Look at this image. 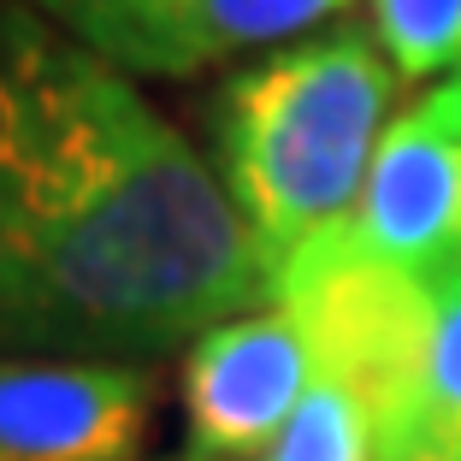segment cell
<instances>
[{
  "label": "cell",
  "instance_id": "6da1fadb",
  "mask_svg": "<svg viewBox=\"0 0 461 461\" xmlns=\"http://www.w3.org/2000/svg\"><path fill=\"white\" fill-rule=\"evenodd\" d=\"M267 302L219 172L142 83L0 0V355L142 366Z\"/></svg>",
  "mask_w": 461,
  "mask_h": 461
},
{
  "label": "cell",
  "instance_id": "7a4b0ae2",
  "mask_svg": "<svg viewBox=\"0 0 461 461\" xmlns=\"http://www.w3.org/2000/svg\"><path fill=\"white\" fill-rule=\"evenodd\" d=\"M396 66L366 30H326L260 54L213 101V172L255 237L267 285L349 225L391 131Z\"/></svg>",
  "mask_w": 461,
  "mask_h": 461
},
{
  "label": "cell",
  "instance_id": "3957f363",
  "mask_svg": "<svg viewBox=\"0 0 461 461\" xmlns=\"http://www.w3.org/2000/svg\"><path fill=\"white\" fill-rule=\"evenodd\" d=\"M272 302L302 326L313 366L349 384L373 420L391 414L432 338V278L366 255L355 225L313 237L272 285Z\"/></svg>",
  "mask_w": 461,
  "mask_h": 461
},
{
  "label": "cell",
  "instance_id": "277c9868",
  "mask_svg": "<svg viewBox=\"0 0 461 461\" xmlns=\"http://www.w3.org/2000/svg\"><path fill=\"white\" fill-rule=\"evenodd\" d=\"M124 77H195L272 54L343 18L349 0H18Z\"/></svg>",
  "mask_w": 461,
  "mask_h": 461
},
{
  "label": "cell",
  "instance_id": "5b68a950",
  "mask_svg": "<svg viewBox=\"0 0 461 461\" xmlns=\"http://www.w3.org/2000/svg\"><path fill=\"white\" fill-rule=\"evenodd\" d=\"M313 349L278 302L237 313L184 349V456L249 461L267 456L313 384Z\"/></svg>",
  "mask_w": 461,
  "mask_h": 461
},
{
  "label": "cell",
  "instance_id": "8992f818",
  "mask_svg": "<svg viewBox=\"0 0 461 461\" xmlns=\"http://www.w3.org/2000/svg\"><path fill=\"white\" fill-rule=\"evenodd\" d=\"M154 414L149 366L0 355V461H142Z\"/></svg>",
  "mask_w": 461,
  "mask_h": 461
},
{
  "label": "cell",
  "instance_id": "52a82bcc",
  "mask_svg": "<svg viewBox=\"0 0 461 461\" xmlns=\"http://www.w3.org/2000/svg\"><path fill=\"white\" fill-rule=\"evenodd\" d=\"M355 237L384 267L414 278H444L461 267V136L426 107L391 119L366 172Z\"/></svg>",
  "mask_w": 461,
  "mask_h": 461
},
{
  "label": "cell",
  "instance_id": "ba28073f",
  "mask_svg": "<svg viewBox=\"0 0 461 461\" xmlns=\"http://www.w3.org/2000/svg\"><path fill=\"white\" fill-rule=\"evenodd\" d=\"M373 444L379 461H461V267L432 278V338Z\"/></svg>",
  "mask_w": 461,
  "mask_h": 461
},
{
  "label": "cell",
  "instance_id": "9c48e42d",
  "mask_svg": "<svg viewBox=\"0 0 461 461\" xmlns=\"http://www.w3.org/2000/svg\"><path fill=\"white\" fill-rule=\"evenodd\" d=\"M260 461H379L373 414L361 408V396L349 384L313 373L302 408L290 414V426L278 432V444Z\"/></svg>",
  "mask_w": 461,
  "mask_h": 461
},
{
  "label": "cell",
  "instance_id": "30bf717a",
  "mask_svg": "<svg viewBox=\"0 0 461 461\" xmlns=\"http://www.w3.org/2000/svg\"><path fill=\"white\" fill-rule=\"evenodd\" d=\"M366 13L396 77L420 83L461 66V0H366Z\"/></svg>",
  "mask_w": 461,
  "mask_h": 461
},
{
  "label": "cell",
  "instance_id": "8fae6325",
  "mask_svg": "<svg viewBox=\"0 0 461 461\" xmlns=\"http://www.w3.org/2000/svg\"><path fill=\"white\" fill-rule=\"evenodd\" d=\"M420 107L432 113V119L444 124V131H456V136H461V66H456V71H444V77H438L432 89H426Z\"/></svg>",
  "mask_w": 461,
  "mask_h": 461
}]
</instances>
